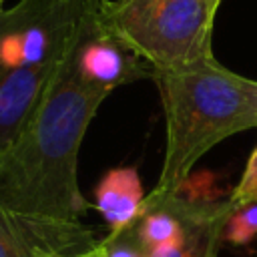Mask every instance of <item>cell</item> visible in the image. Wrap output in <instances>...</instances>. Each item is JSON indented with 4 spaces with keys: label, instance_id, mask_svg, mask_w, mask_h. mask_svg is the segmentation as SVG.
<instances>
[{
    "label": "cell",
    "instance_id": "cell-3",
    "mask_svg": "<svg viewBox=\"0 0 257 257\" xmlns=\"http://www.w3.org/2000/svg\"><path fill=\"white\" fill-rule=\"evenodd\" d=\"M221 2L104 0L102 12L153 72H173L215 60L213 22Z\"/></svg>",
    "mask_w": 257,
    "mask_h": 257
},
{
    "label": "cell",
    "instance_id": "cell-14",
    "mask_svg": "<svg viewBox=\"0 0 257 257\" xmlns=\"http://www.w3.org/2000/svg\"><path fill=\"white\" fill-rule=\"evenodd\" d=\"M2 4H4V0H0V12H2V10H4V8H2Z\"/></svg>",
    "mask_w": 257,
    "mask_h": 257
},
{
    "label": "cell",
    "instance_id": "cell-10",
    "mask_svg": "<svg viewBox=\"0 0 257 257\" xmlns=\"http://www.w3.org/2000/svg\"><path fill=\"white\" fill-rule=\"evenodd\" d=\"M257 235V203L237 209L231 213L225 225L223 241H229L231 245H247Z\"/></svg>",
    "mask_w": 257,
    "mask_h": 257
},
{
    "label": "cell",
    "instance_id": "cell-4",
    "mask_svg": "<svg viewBox=\"0 0 257 257\" xmlns=\"http://www.w3.org/2000/svg\"><path fill=\"white\" fill-rule=\"evenodd\" d=\"M90 0H18L0 12V74L68 54Z\"/></svg>",
    "mask_w": 257,
    "mask_h": 257
},
{
    "label": "cell",
    "instance_id": "cell-7",
    "mask_svg": "<svg viewBox=\"0 0 257 257\" xmlns=\"http://www.w3.org/2000/svg\"><path fill=\"white\" fill-rule=\"evenodd\" d=\"M60 64L62 60L44 62L0 74V155L26 126Z\"/></svg>",
    "mask_w": 257,
    "mask_h": 257
},
{
    "label": "cell",
    "instance_id": "cell-11",
    "mask_svg": "<svg viewBox=\"0 0 257 257\" xmlns=\"http://www.w3.org/2000/svg\"><path fill=\"white\" fill-rule=\"evenodd\" d=\"M255 203H257V147L253 149V153L247 161L245 173L229 199V207L233 211H237V209H243V207H249Z\"/></svg>",
    "mask_w": 257,
    "mask_h": 257
},
{
    "label": "cell",
    "instance_id": "cell-6",
    "mask_svg": "<svg viewBox=\"0 0 257 257\" xmlns=\"http://www.w3.org/2000/svg\"><path fill=\"white\" fill-rule=\"evenodd\" d=\"M102 239L80 221H54L0 211V257H80Z\"/></svg>",
    "mask_w": 257,
    "mask_h": 257
},
{
    "label": "cell",
    "instance_id": "cell-9",
    "mask_svg": "<svg viewBox=\"0 0 257 257\" xmlns=\"http://www.w3.org/2000/svg\"><path fill=\"white\" fill-rule=\"evenodd\" d=\"M94 193L96 211L110 227V233L131 227L143 211L145 193L135 167H116L108 171Z\"/></svg>",
    "mask_w": 257,
    "mask_h": 257
},
{
    "label": "cell",
    "instance_id": "cell-13",
    "mask_svg": "<svg viewBox=\"0 0 257 257\" xmlns=\"http://www.w3.org/2000/svg\"><path fill=\"white\" fill-rule=\"evenodd\" d=\"M106 255V249H104V239L98 243V247H94L92 251H88V253H84V255H80V257H104Z\"/></svg>",
    "mask_w": 257,
    "mask_h": 257
},
{
    "label": "cell",
    "instance_id": "cell-12",
    "mask_svg": "<svg viewBox=\"0 0 257 257\" xmlns=\"http://www.w3.org/2000/svg\"><path fill=\"white\" fill-rule=\"evenodd\" d=\"M104 257H147V251L141 245L133 225L104 237Z\"/></svg>",
    "mask_w": 257,
    "mask_h": 257
},
{
    "label": "cell",
    "instance_id": "cell-2",
    "mask_svg": "<svg viewBox=\"0 0 257 257\" xmlns=\"http://www.w3.org/2000/svg\"><path fill=\"white\" fill-rule=\"evenodd\" d=\"M165 112V157L153 199L177 195L195 163L219 141L257 126V80L215 60L153 72Z\"/></svg>",
    "mask_w": 257,
    "mask_h": 257
},
{
    "label": "cell",
    "instance_id": "cell-5",
    "mask_svg": "<svg viewBox=\"0 0 257 257\" xmlns=\"http://www.w3.org/2000/svg\"><path fill=\"white\" fill-rule=\"evenodd\" d=\"M102 6L104 0H90L64 60L82 82L110 94L122 84L151 78L153 68L112 30Z\"/></svg>",
    "mask_w": 257,
    "mask_h": 257
},
{
    "label": "cell",
    "instance_id": "cell-1",
    "mask_svg": "<svg viewBox=\"0 0 257 257\" xmlns=\"http://www.w3.org/2000/svg\"><path fill=\"white\" fill-rule=\"evenodd\" d=\"M106 96L62 60L38 108L0 155V211L80 221L88 203L78 187V151Z\"/></svg>",
    "mask_w": 257,
    "mask_h": 257
},
{
    "label": "cell",
    "instance_id": "cell-8",
    "mask_svg": "<svg viewBox=\"0 0 257 257\" xmlns=\"http://www.w3.org/2000/svg\"><path fill=\"white\" fill-rule=\"evenodd\" d=\"M233 209L225 203H193L185 235L179 243L155 251L149 257H219L227 219Z\"/></svg>",
    "mask_w": 257,
    "mask_h": 257
}]
</instances>
